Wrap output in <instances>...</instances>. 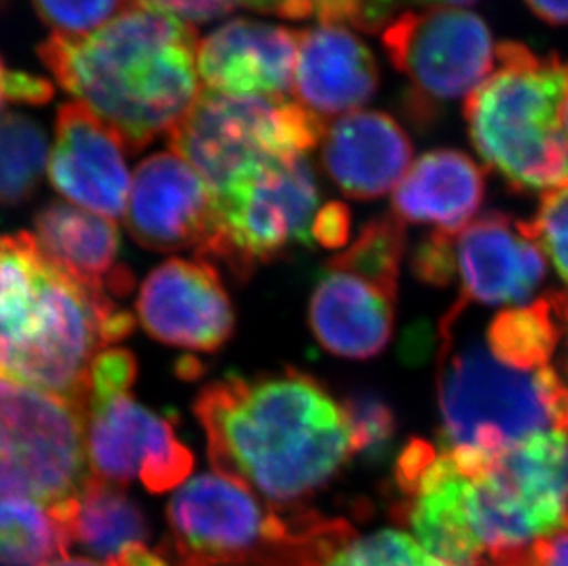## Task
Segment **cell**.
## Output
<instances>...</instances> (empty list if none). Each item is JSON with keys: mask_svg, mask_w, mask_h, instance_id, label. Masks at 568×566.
Returning <instances> with one entry per match:
<instances>
[{"mask_svg": "<svg viewBox=\"0 0 568 566\" xmlns=\"http://www.w3.org/2000/svg\"><path fill=\"white\" fill-rule=\"evenodd\" d=\"M495 64L464 103L473 148L515 192L565 186L568 140L561 117L568 59L505 41L495 47Z\"/></svg>", "mask_w": 568, "mask_h": 566, "instance_id": "277c9868", "label": "cell"}, {"mask_svg": "<svg viewBox=\"0 0 568 566\" xmlns=\"http://www.w3.org/2000/svg\"><path fill=\"white\" fill-rule=\"evenodd\" d=\"M407 2L442 8V6H471L478 2V0H407Z\"/></svg>", "mask_w": 568, "mask_h": 566, "instance_id": "f35d334b", "label": "cell"}, {"mask_svg": "<svg viewBox=\"0 0 568 566\" xmlns=\"http://www.w3.org/2000/svg\"><path fill=\"white\" fill-rule=\"evenodd\" d=\"M193 412L215 473L248 487L268 508H291L326 486L354 456L343 403L287 368L204 386Z\"/></svg>", "mask_w": 568, "mask_h": 566, "instance_id": "6da1fadb", "label": "cell"}, {"mask_svg": "<svg viewBox=\"0 0 568 566\" xmlns=\"http://www.w3.org/2000/svg\"><path fill=\"white\" fill-rule=\"evenodd\" d=\"M136 358L103 350L91 366L85 401V453L97 478L125 486L139 478L150 493L172 492L193 469V454L170 417L133 397Z\"/></svg>", "mask_w": 568, "mask_h": 566, "instance_id": "52a82bcc", "label": "cell"}, {"mask_svg": "<svg viewBox=\"0 0 568 566\" xmlns=\"http://www.w3.org/2000/svg\"><path fill=\"white\" fill-rule=\"evenodd\" d=\"M568 321V294L552 293L528 305L500 311L484 341L495 357L517 370L550 366Z\"/></svg>", "mask_w": 568, "mask_h": 566, "instance_id": "d4e9b609", "label": "cell"}, {"mask_svg": "<svg viewBox=\"0 0 568 566\" xmlns=\"http://www.w3.org/2000/svg\"><path fill=\"white\" fill-rule=\"evenodd\" d=\"M438 406L445 451L494 458L530 434L568 431V381L552 364L517 370L464 337L447 313L440 324Z\"/></svg>", "mask_w": 568, "mask_h": 566, "instance_id": "5b68a950", "label": "cell"}, {"mask_svg": "<svg viewBox=\"0 0 568 566\" xmlns=\"http://www.w3.org/2000/svg\"><path fill=\"white\" fill-rule=\"evenodd\" d=\"M307 4L321 24L352 27L374 36L396 21L407 0H307Z\"/></svg>", "mask_w": 568, "mask_h": 566, "instance_id": "4dcf8cb0", "label": "cell"}, {"mask_svg": "<svg viewBox=\"0 0 568 566\" xmlns=\"http://www.w3.org/2000/svg\"><path fill=\"white\" fill-rule=\"evenodd\" d=\"M41 566H108L103 563L91 562L83 557H63V559H54V562L44 563Z\"/></svg>", "mask_w": 568, "mask_h": 566, "instance_id": "74e56055", "label": "cell"}, {"mask_svg": "<svg viewBox=\"0 0 568 566\" xmlns=\"http://www.w3.org/2000/svg\"><path fill=\"white\" fill-rule=\"evenodd\" d=\"M41 21L61 38H83L119 17L133 0H32Z\"/></svg>", "mask_w": 568, "mask_h": 566, "instance_id": "83f0119b", "label": "cell"}, {"mask_svg": "<svg viewBox=\"0 0 568 566\" xmlns=\"http://www.w3.org/2000/svg\"><path fill=\"white\" fill-rule=\"evenodd\" d=\"M240 4H242V8H243V0H240Z\"/></svg>", "mask_w": 568, "mask_h": 566, "instance_id": "60d3db41", "label": "cell"}, {"mask_svg": "<svg viewBox=\"0 0 568 566\" xmlns=\"http://www.w3.org/2000/svg\"><path fill=\"white\" fill-rule=\"evenodd\" d=\"M324 133L321 117L285 98L201 91L168 142L217 199L274 162L306 155Z\"/></svg>", "mask_w": 568, "mask_h": 566, "instance_id": "8992f818", "label": "cell"}, {"mask_svg": "<svg viewBox=\"0 0 568 566\" xmlns=\"http://www.w3.org/2000/svg\"><path fill=\"white\" fill-rule=\"evenodd\" d=\"M49 161L44 129L33 118L0 113V204L17 206L32 198Z\"/></svg>", "mask_w": 568, "mask_h": 566, "instance_id": "4316f807", "label": "cell"}, {"mask_svg": "<svg viewBox=\"0 0 568 566\" xmlns=\"http://www.w3.org/2000/svg\"><path fill=\"white\" fill-rule=\"evenodd\" d=\"M486 179L471 156L458 150H435L419 156L397 184L392 215L438 230L467 225L484 201Z\"/></svg>", "mask_w": 568, "mask_h": 566, "instance_id": "7402d4cb", "label": "cell"}, {"mask_svg": "<svg viewBox=\"0 0 568 566\" xmlns=\"http://www.w3.org/2000/svg\"><path fill=\"white\" fill-rule=\"evenodd\" d=\"M322 164L352 199L381 198L402 182L413 161V144L390 114H344L322 137Z\"/></svg>", "mask_w": 568, "mask_h": 566, "instance_id": "ffe728a7", "label": "cell"}, {"mask_svg": "<svg viewBox=\"0 0 568 566\" xmlns=\"http://www.w3.org/2000/svg\"><path fill=\"white\" fill-rule=\"evenodd\" d=\"M313 241L326 249L343 246L349 237V212L343 203H327L316 212L313 223Z\"/></svg>", "mask_w": 568, "mask_h": 566, "instance_id": "836d02e7", "label": "cell"}, {"mask_svg": "<svg viewBox=\"0 0 568 566\" xmlns=\"http://www.w3.org/2000/svg\"><path fill=\"white\" fill-rule=\"evenodd\" d=\"M70 546L113 565L131 546L150 539V523L124 487L89 476L75 497L54 506Z\"/></svg>", "mask_w": 568, "mask_h": 566, "instance_id": "603a6c76", "label": "cell"}, {"mask_svg": "<svg viewBox=\"0 0 568 566\" xmlns=\"http://www.w3.org/2000/svg\"><path fill=\"white\" fill-rule=\"evenodd\" d=\"M561 122H564L565 137H567L568 140V97L567 100H565L564 117H561Z\"/></svg>", "mask_w": 568, "mask_h": 566, "instance_id": "ab89813d", "label": "cell"}, {"mask_svg": "<svg viewBox=\"0 0 568 566\" xmlns=\"http://www.w3.org/2000/svg\"><path fill=\"white\" fill-rule=\"evenodd\" d=\"M109 566V565H108ZM111 566H206L203 563L192 562V559H184V557L175 556L173 559L151 552L145 548V545H134L125 550L122 556L116 559Z\"/></svg>", "mask_w": 568, "mask_h": 566, "instance_id": "d590c367", "label": "cell"}, {"mask_svg": "<svg viewBox=\"0 0 568 566\" xmlns=\"http://www.w3.org/2000/svg\"><path fill=\"white\" fill-rule=\"evenodd\" d=\"M87 478L85 408L0 377V498L54 508Z\"/></svg>", "mask_w": 568, "mask_h": 566, "instance_id": "9c48e42d", "label": "cell"}, {"mask_svg": "<svg viewBox=\"0 0 568 566\" xmlns=\"http://www.w3.org/2000/svg\"><path fill=\"white\" fill-rule=\"evenodd\" d=\"M413 265L430 285L460 283L466 304H525L547 276L539 245L503 212H489L462 229L436 230L418 246Z\"/></svg>", "mask_w": 568, "mask_h": 566, "instance_id": "8fae6325", "label": "cell"}, {"mask_svg": "<svg viewBox=\"0 0 568 566\" xmlns=\"http://www.w3.org/2000/svg\"><path fill=\"white\" fill-rule=\"evenodd\" d=\"M38 52L129 153L170 134L201 94L195 28L136 6L83 38L52 33Z\"/></svg>", "mask_w": 568, "mask_h": 566, "instance_id": "7a4b0ae2", "label": "cell"}, {"mask_svg": "<svg viewBox=\"0 0 568 566\" xmlns=\"http://www.w3.org/2000/svg\"><path fill=\"white\" fill-rule=\"evenodd\" d=\"M348 417L354 454L377 458L385 453L396 433L390 406L374 394H357L343 403Z\"/></svg>", "mask_w": 568, "mask_h": 566, "instance_id": "f546056e", "label": "cell"}, {"mask_svg": "<svg viewBox=\"0 0 568 566\" xmlns=\"http://www.w3.org/2000/svg\"><path fill=\"white\" fill-rule=\"evenodd\" d=\"M217 226L214 195L197 171L173 151L151 155L134 171L128 229L134 241L156 252L209 246Z\"/></svg>", "mask_w": 568, "mask_h": 566, "instance_id": "2e32d148", "label": "cell"}, {"mask_svg": "<svg viewBox=\"0 0 568 566\" xmlns=\"http://www.w3.org/2000/svg\"><path fill=\"white\" fill-rule=\"evenodd\" d=\"M70 543L52 509L0 498V566H41L69 557Z\"/></svg>", "mask_w": 568, "mask_h": 566, "instance_id": "484cf974", "label": "cell"}, {"mask_svg": "<svg viewBox=\"0 0 568 566\" xmlns=\"http://www.w3.org/2000/svg\"><path fill=\"white\" fill-rule=\"evenodd\" d=\"M405 229L394 215L371 221L359 237L327 262L310 300V326L327 352L372 358L390 342Z\"/></svg>", "mask_w": 568, "mask_h": 566, "instance_id": "ba28073f", "label": "cell"}, {"mask_svg": "<svg viewBox=\"0 0 568 566\" xmlns=\"http://www.w3.org/2000/svg\"><path fill=\"white\" fill-rule=\"evenodd\" d=\"M526 566H568V523L528 548Z\"/></svg>", "mask_w": 568, "mask_h": 566, "instance_id": "e575fe53", "label": "cell"}, {"mask_svg": "<svg viewBox=\"0 0 568 566\" xmlns=\"http://www.w3.org/2000/svg\"><path fill=\"white\" fill-rule=\"evenodd\" d=\"M394 476L403 520L430 556L445 566L488 562L477 528L475 475H467L449 451L413 439L399 454Z\"/></svg>", "mask_w": 568, "mask_h": 566, "instance_id": "5bb4252c", "label": "cell"}, {"mask_svg": "<svg viewBox=\"0 0 568 566\" xmlns=\"http://www.w3.org/2000/svg\"><path fill=\"white\" fill-rule=\"evenodd\" d=\"M567 332H568V321H567Z\"/></svg>", "mask_w": 568, "mask_h": 566, "instance_id": "b9f144b4", "label": "cell"}, {"mask_svg": "<svg viewBox=\"0 0 568 566\" xmlns=\"http://www.w3.org/2000/svg\"><path fill=\"white\" fill-rule=\"evenodd\" d=\"M124 151L113 129L85 105L63 103L55 120L50 182L55 192L92 214L119 220L129 190Z\"/></svg>", "mask_w": 568, "mask_h": 566, "instance_id": "e0dca14e", "label": "cell"}, {"mask_svg": "<svg viewBox=\"0 0 568 566\" xmlns=\"http://www.w3.org/2000/svg\"><path fill=\"white\" fill-rule=\"evenodd\" d=\"M214 201L217 226L199 257L221 260L240 279L293 246L313 245L321 193L306 155L274 162Z\"/></svg>", "mask_w": 568, "mask_h": 566, "instance_id": "30bf717a", "label": "cell"}, {"mask_svg": "<svg viewBox=\"0 0 568 566\" xmlns=\"http://www.w3.org/2000/svg\"><path fill=\"white\" fill-rule=\"evenodd\" d=\"M377 87L376 58L348 28L298 30L293 89L302 108L321 118L344 117L371 102Z\"/></svg>", "mask_w": 568, "mask_h": 566, "instance_id": "d6986e66", "label": "cell"}, {"mask_svg": "<svg viewBox=\"0 0 568 566\" xmlns=\"http://www.w3.org/2000/svg\"><path fill=\"white\" fill-rule=\"evenodd\" d=\"M136 313L155 341L193 352H217L234 332L225 285L201 257H172L153 269L140 287Z\"/></svg>", "mask_w": 568, "mask_h": 566, "instance_id": "9a60e30c", "label": "cell"}, {"mask_svg": "<svg viewBox=\"0 0 568 566\" xmlns=\"http://www.w3.org/2000/svg\"><path fill=\"white\" fill-rule=\"evenodd\" d=\"M296 50L295 30L236 19L197 43V74L206 91L284 98L293 89Z\"/></svg>", "mask_w": 568, "mask_h": 566, "instance_id": "ac0fdd59", "label": "cell"}, {"mask_svg": "<svg viewBox=\"0 0 568 566\" xmlns=\"http://www.w3.org/2000/svg\"><path fill=\"white\" fill-rule=\"evenodd\" d=\"M525 2L541 21L554 27L568 24V0H525Z\"/></svg>", "mask_w": 568, "mask_h": 566, "instance_id": "8d00e7d4", "label": "cell"}, {"mask_svg": "<svg viewBox=\"0 0 568 566\" xmlns=\"http://www.w3.org/2000/svg\"><path fill=\"white\" fill-rule=\"evenodd\" d=\"M519 226L552 260L568 285V184L542 193L536 218L519 221Z\"/></svg>", "mask_w": 568, "mask_h": 566, "instance_id": "f1b7e54d", "label": "cell"}, {"mask_svg": "<svg viewBox=\"0 0 568 566\" xmlns=\"http://www.w3.org/2000/svg\"><path fill=\"white\" fill-rule=\"evenodd\" d=\"M166 513L175 556L206 566L247 565L293 539L284 518L262 498L215 471L186 482Z\"/></svg>", "mask_w": 568, "mask_h": 566, "instance_id": "4fadbf2b", "label": "cell"}, {"mask_svg": "<svg viewBox=\"0 0 568 566\" xmlns=\"http://www.w3.org/2000/svg\"><path fill=\"white\" fill-rule=\"evenodd\" d=\"M133 4L142 10L173 17L186 24L214 21L242 8L240 0H133Z\"/></svg>", "mask_w": 568, "mask_h": 566, "instance_id": "d6a6232c", "label": "cell"}, {"mask_svg": "<svg viewBox=\"0 0 568 566\" xmlns=\"http://www.w3.org/2000/svg\"><path fill=\"white\" fill-rule=\"evenodd\" d=\"M302 566H445L413 535L394 528L355 534L346 524H321L293 537Z\"/></svg>", "mask_w": 568, "mask_h": 566, "instance_id": "cb8c5ba5", "label": "cell"}, {"mask_svg": "<svg viewBox=\"0 0 568 566\" xmlns=\"http://www.w3.org/2000/svg\"><path fill=\"white\" fill-rule=\"evenodd\" d=\"M54 97V87L41 75L6 67L0 58V113L8 103L44 105Z\"/></svg>", "mask_w": 568, "mask_h": 566, "instance_id": "1f68e13d", "label": "cell"}, {"mask_svg": "<svg viewBox=\"0 0 568 566\" xmlns=\"http://www.w3.org/2000/svg\"><path fill=\"white\" fill-rule=\"evenodd\" d=\"M392 67L413 81V113L435 118L438 102L469 97L495 67L483 17L456 8L405 11L383 32Z\"/></svg>", "mask_w": 568, "mask_h": 566, "instance_id": "7c38bea8", "label": "cell"}, {"mask_svg": "<svg viewBox=\"0 0 568 566\" xmlns=\"http://www.w3.org/2000/svg\"><path fill=\"white\" fill-rule=\"evenodd\" d=\"M33 237L58 265L87 287L111 299L125 296L133 287L131 273L119 265V229L108 218L72 204L50 203L36 215Z\"/></svg>", "mask_w": 568, "mask_h": 566, "instance_id": "44dd1931", "label": "cell"}, {"mask_svg": "<svg viewBox=\"0 0 568 566\" xmlns=\"http://www.w3.org/2000/svg\"><path fill=\"white\" fill-rule=\"evenodd\" d=\"M133 315L87 287L30 232L0 235V377L85 408L94 358L133 332Z\"/></svg>", "mask_w": 568, "mask_h": 566, "instance_id": "3957f363", "label": "cell"}]
</instances>
